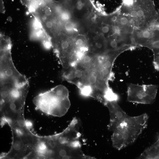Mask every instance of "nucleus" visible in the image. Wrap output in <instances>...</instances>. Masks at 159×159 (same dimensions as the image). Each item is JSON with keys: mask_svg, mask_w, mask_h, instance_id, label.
Masks as SVG:
<instances>
[{"mask_svg": "<svg viewBox=\"0 0 159 159\" xmlns=\"http://www.w3.org/2000/svg\"><path fill=\"white\" fill-rule=\"evenodd\" d=\"M105 106L108 108L110 113L108 129L113 131L125 120L128 115L119 105L117 100L108 101Z\"/></svg>", "mask_w": 159, "mask_h": 159, "instance_id": "8", "label": "nucleus"}, {"mask_svg": "<svg viewBox=\"0 0 159 159\" xmlns=\"http://www.w3.org/2000/svg\"><path fill=\"white\" fill-rule=\"evenodd\" d=\"M3 120L4 123H7L9 124H12L13 123L12 120L10 118L7 117H4Z\"/></svg>", "mask_w": 159, "mask_h": 159, "instance_id": "13", "label": "nucleus"}, {"mask_svg": "<svg viewBox=\"0 0 159 159\" xmlns=\"http://www.w3.org/2000/svg\"><path fill=\"white\" fill-rule=\"evenodd\" d=\"M13 148L16 151L19 150L21 148V145L18 142L15 143L13 145Z\"/></svg>", "mask_w": 159, "mask_h": 159, "instance_id": "14", "label": "nucleus"}, {"mask_svg": "<svg viewBox=\"0 0 159 159\" xmlns=\"http://www.w3.org/2000/svg\"><path fill=\"white\" fill-rule=\"evenodd\" d=\"M16 134L19 137H22L24 135V131L20 127H16L15 129Z\"/></svg>", "mask_w": 159, "mask_h": 159, "instance_id": "10", "label": "nucleus"}, {"mask_svg": "<svg viewBox=\"0 0 159 159\" xmlns=\"http://www.w3.org/2000/svg\"><path fill=\"white\" fill-rule=\"evenodd\" d=\"M158 87L156 85L130 84L127 88V101L137 104H152L155 99Z\"/></svg>", "mask_w": 159, "mask_h": 159, "instance_id": "6", "label": "nucleus"}, {"mask_svg": "<svg viewBox=\"0 0 159 159\" xmlns=\"http://www.w3.org/2000/svg\"><path fill=\"white\" fill-rule=\"evenodd\" d=\"M18 127L22 129L26 127V121L23 119H20L18 120Z\"/></svg>", "mask_w": 159, "mask_h": 159, "instance_id": "11", "label": "nucleus"}, {"mask_svg": "<svg viewBox=\"0 0 159 159\" xmlns=\"http://www.w3.org/2000/svg\"><path fill=\"white\" fill-rule=\"evenodd\" d=\"M26 126L29 129H32L33 127V124L32 121L28 120H26Z\"/></svg>", "mask_w": 159, "mask_h": 159, "instance_id": "12", "label": "nucleus"}, {"mask_svg": "<svg viewBox=\"0 0 159 159\" xmlns=\"http://www.w3.org/2000/svg\"><path fill=\"white\" fill-rule=\"evenodd\" d=\"M33 101L34 104L42 112L58 117L65 114L71 106L69 90L62 85L40 94L34 98Z\"/></svg>", "mask_w": 159, "mask_h": 159, "instance_id": "3", "label": "nucleus"}, {"mask_svg": "<svg viewBox=\"0 0 159 159\" xmlns=\"http://www.w3.org/2000/svg\"><path fill=\"white\" fill-rule=\"evenodd\" d=\"M96 27L106 40L108 51L134 45L132 38L135 28L133 21L129 16L121 13L117 8L110 14H101Z\"/></svg>", "mask_w": 159, "mask_h": 159, "instance_id": "2", "label": "nucleus"}, {"mask_svg": "<svg viewBox=\"0 0 159 159\" xmlns=\"http://www.w3.org/2000/svg\"><path fill=\"white\" fill-rule=\"evenodd\" d=\"M118 9L121 13L132 19L135 28L149 26L159 15L153 0H122Z\"/></svg>", "mask_w": 159, "mask_h": 159, "instance_id": "4", "label": "nucleus"}, {"mask_svg": "<svg viewBox=\"0 0 159 159\" xmlns=\"http://www.w3.org/2000/svg\"><path fill=\"white\" fill-rule=\"evenodd\" d=\"M70 0H43L32 13L52 49L76 47L87 39L91 20L73 15Z\"/></svg>", "mask_w": 159, "mask_h": 159, "instance_id": "1", "label": "nucleus"}, {"mask_svg": "<svg viewBox=\"0 0 159 159\" xmlns=\"http://www.w3.org/2000/svg\"><path fill=\"white\" fill-rule=\"evenodd\" d=\"M36 150L38 155L45 156L48 154L49 151L48 146L46 143L43 141H41L38 144Z\"/></svg>", "mask_w": 159, "mask_h": 159, "instance_id": "9", "label": "nucleus"}, {"mask_svg": "<svg viewBox=\"0 0 159 159\" xmlns=\"http://www.w3.org/2000/svg\"><path fill=\"white\" fill-rule=\"evenodd\" d=\"M48 144L52 148H53L55 146V144L53 140H49L48 141Z\"/></svg>", "mask_w": 159, "mask_h": 159, "instance_id": "15", "label": "nucleus"}, {"mask_svg": "<svg viewBox=\"0 0 159 159\" xmlns=\"http://www.w3.org/2000/svg\"><path fill=\"white\" fill-rule=\"evenodd\" d=\"M148 119L146 113L137 117L128 115L113 131L111 139L113 147L120 150L133 143L147 127Z\"/></svg>", "mask_w": 159, "mask_h": 159, "instance_id": "5", "label": "nucleus"}, {"mask_svg": "<svg viewBox=\"0 0 159 159\" xmlns=\"http://www.w3.org/2000/svg\"><path fill=\"white\" fill-rule=\"evenodd\" d=\"M87 38L89 52L100 55L108 52L106 39L96 30L89 28L87 34Z\"/></svg>", "mask_w": 159, "mask_h": 159, "instance_id": "7", "label": "nucleus"}]
</instances>
